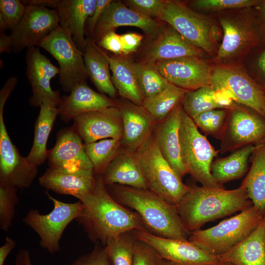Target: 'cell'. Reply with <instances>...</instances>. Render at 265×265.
Returning a JSON list of instances; mask_svg holds the SVG:
<instances>
[{
    "label": "cell",
    "instance_id": "obj_1",
    "mask_svg": "<svg viewBox=\"0 0 265 265\" xmlns=\"http://www.w3.org/2000/svg\"><path fill=\"white\" fill-rule=\"evenodd\" d=\"M79 201L83 208L76 221L89 239L105 245L110 239L134 230H146L138 214L116 201L108 192L102 175L96 176L93 189Z\"/></svg>",
    "mask_w": 265,
    "mask_h": 265
},
{
    "label": "cell",
    "instance_id": "obj_2",
    "mask_svg": "<svg viewBox=\"0 0 265 265\" xmlns=\"http://www.w3.org/2000/svg\"><path fill=\"white\" fill-rule=\"evenodd\" d=\"M245 186L236 189L203 186L191 187L176 205L183 224L189 233L216 220L252 206Z\"/></svg>",
    "mask_w": 265,
    "mask_h": 265
},
{
    "label": "cell",
    "instance_id": "obj_3",
    "mask_svg": "<svg viewBox=\"0 0 265 265\" xmlns=\"http://www.w3.org/2000/svg\"><path fill=\"white\" fill-rule=\"evenodd\" d=\"M106 187L116 201L138 214L148 232L163 238L188 240L190 233L184 227L176 205L148 188L119 185Z\"/></svg>",
    "mask_w": 265,
    "mask_h": 265
},
{
    "label": "cell",
    "instance_id": "obj_4",
    "mask_svg": "<svg viewBox=\"0 0 265 265\" xmlns=\"http://www.w3.org/2000/svg\"><path fill=\"white\" fill-rule=\"evenodd\" d=\"M132 154L148 188L171 204L177 205L191 187L185 185L159 149L152 133Z\"/></svg>",
    "mask_w": 265,
    "mask_h": 265
},
{
    "label": "cell",
    "instance_id": "obj_5",
    "mask_svg": "<svg viewBox=\"0 0 265 265\" xmlns=\"http://www.w3.org/2000/svg\"><path fill=\"white\" fill-rule=\"evenodd\" d=\"M264 216L253 205L214 226L190 232L188 240L210 253L219 256L248 236Z\"/></svg>",
    "mask_w": 265,
    "mask_h": 265
},
{
    "label": "cell",
    "instance_id": "obj_6",
    "mask_svg": "<svg viewBox=\"0 0 265 265\" xmlns=\"http://www.w3.org/2000/svg\"><path fill=\"white\" fill-rule=\"evenodd\" d=\"M182 160L187 173L202 186L224 188L213 179L211 166L219 151L198 130L192 119L183 110L179 130Z\"/></svg>",
    "mask_w": 265,
    "mask_h": 265
},
{
    "label": "cell",
    "instance_id": "obj_7",
    "mask_svg": "<svg viewBox=\"0 0 265 265\" xmlns=\"http://www.w3.org/2000/svg\"><path fill=\"white\" fill-rule=\"evenodd\" d=\"M59 26L56 11L40 5H26L25 12L9 35L0 34V53H19L39 47L44 38Z\"/></svg>",
    "mask_w": 265,
    "mask_h": 265
},
{
    "label": "cell",
    "instance_id": "obj_8",
    "mask_svg": "<svg viewBox=\"0 0 265 265\" xmlns=\"http://www.w3.org/2000/svg\"><path fill=\"white\" fill-rule=\"evenodd\" d=\"M53 208L47 214L40 213L38 210L31 209L23 219L40 238V244L44 249L53 254L60 249L59 241L67 226L80 215L83 204L79 201L68 203L59 201L46 192Z\"/></svg>",
    "mask_w": 265,
    "mask_h": 265
},
{
    "label": "cell",
    "instance_id": "obj_9",
    "mask_svg": "<svg viewBox=\"0 0 265 265\" xmlns=\"http://www.w3.org/2000/svg\"><path fill=\"white\" fill-rule=\"evenodd\" d=\"M58 62L59 81L62 89L70 93L78 83L88 77L83 53L71 36L59 26L47 35L39 45Z\"/></svg>",
    "mask_w": 265,
    "mask_h": 265
},
{
    "label": "cell",
    "instance_id": "obj_10",
    "mask_svg": "<svg viewBox=\"0 0 265 265\" xmlns=\"http://www.w3.org/2000/svg\"><path fill=\"white\" fill-rule=\"evenodd\" d=\"M263 143H265V117L237 103L229 108L219 152L223 154L247 145Z\"/></svg>",
    "mask_w": 265,
    "mask_h": 265
},
{
    "label": "cell",
    "instance_id": "obj_11",
    "mask_svg": "<svg viewBox=\"0 0 265 265\" xmlns=\"http://www.w3.org/2000/svg\"><path fill=\"white\" fill-rule=\"evenodd\" d=\"M210 85L227 93L237 104L265 117V90L242 70L219 66L212 71Z\"/></svg>",
    "mask_w": 265,
    "mask_h": 265
},
{
    "label": "cell",
    "instance_id": "obj_12",
    "mask_svg": "<svg viewBox=\"0 0 265 265\" xmlns=\"http://www.w3.org/2000/svg\"><path fill=\"white\" fill-rule=\"evenodd\" d=\"M159 19L168 23L193 46L209 53L213 51L212 23L183 3L177 1L165 0Z\"/></svg>",
    "mask_w": 265,
    "mask_h": 265
},
{
    "label": "cell",
    "instance_id": "obj_13",
    "mask_svg": "<svg viewBox=\"0 0 265 265\" xmlns=\"http://www.w3.org/2000/svg\"><path fill=\"white\" fill-rule=\"evenodd\" d=\"M136 239L145 242L162 258L179 265H216L218 256L200 248L189 240L166 238L146 230L132 231Z\"/></svg>",
    "mask_w": 265,
    "mask_h": 265
},
{
    "label": "cell",
    "instance_id": "obj_14",
    "mask_svg": "<svg viewBox=\"0 0 265 265\" xmlns=\"http://www.w3.org/2000/svg\"><path fill=\"white\" fill-rule=\"evenodd\" d=\"M3 109L0 107V184L26 188L36 178L38 167L22 156L12 143L4 124Z\"/></svg>",
    "mask_w": 265,
    "mask_h": 265
},
{
    "label": "cell",
    "instance_id": "obj_15",
    "mask_svg": "<svg viewBox=\"0 0 265 265\" xmlns=\"http://www.w3.org/2000/svg\"><path fill=\"white\" fill-rule=\"evenodd\" d=\"M25 57L26 75L32 91L28 101L29 104L40 107L43 104L48 103L58 107L62 97L58 90L52 89L51 80L59 74V68L43 54L38 47L26 49Z\"/></svg>",
    "mask_w": 265,
    "mask_h": 265
},
{
    "label": "cell",
    "instance_id": "obj_16",
    "mask_svg": "<svg viewBox=\"0 0 265 265\" xmlns=\"http://www.w3.org/2000/svg\"><path fill=\"white\" fill-rule=\"evenodd\" d=\"M131 26L140 28L147 37L155 39L163 27L154 19L146 17L126 6L121 1H113L106 8L90 38L97 43L107 33L119 26Z\"/></svg>",
    "mask_w": 265,
    "mask_h": 265
},
{
    "label": "cell",
    "instance_id": "obj_17",
    "mask_svg": "<svg viewBox=\"0 0 265 265\" xmlns=\"http://www.w3.org/2000/svg\"><path fill=\"white\" fill-rule=\"evenodd\" d=\"M159 73L170 82L187 90L210 85L212 71L206 62L196 57H185L156 62Z\"/></svg>",
    "mask_w": 265,
    "mask_h": 265
},
{
    "label": "cell",
    "instance_id": "obj_18",
    "mask_svg": "<svg viewBox=\"0 0 265 265\" xmlns=\"http://www.w3.org/2000/svg\"><path fill=\"white\" fill-rule=\"evenodd\" d=\"M74 126L84 143L108 138L121 140L123 124L118 106L81 114L74 119Z\"/></svg>",
    "mask_w": 265,
    "mask_h": 265
},
{
    "label": "cell",
    "instance_id": "obj_19",
    "mask_svg": "<svg viewBox=\"0 0 265 265\" xmlns=\"http://www.w3.org/2000/svg\"><path fill=\"white\" fill-rule=\"evenodd\" d=\"M47 159L49 168L93 170L83 141L74 125L58 132L55 144L49 150Z\"/></svg>",
    "mask_w": 265,
    "mask_h": 265
},
{
    "label": "cell",
    "instance_id": "obj_20",
    "mask_svg": "<svg viewBox=\"0 0 265 265\" xmlns=\"http://www.w3.org/2000/svg\"><path fill=\"white\" fill-rule=\"evenodd\" d=\"M96 176L93 169L47 168L39 178L44 188L62 195H69L79 200L94 187Z\"/></svg>",
    "mask_w": 265,
    "mask_h": 265
},
{
    "label": "cell",
    "instance_id": "obj_21",
    "mask_svg": "<svg viewBox=\"0 0 265 265\" xmlns=\"http://www.w3.org/2000/svg\"><path fill=\"white\" fill-rule=\"evenodd\" d=\"M50 2L49 7L56 11L59 26L84 53L87 45L84 37L85 24L93 14L97 0H51Z\"/></svg>",
    "mask_w": 265,
    "mask_h": 265
},
{
    "label": "cell",
    "instance_id": "obj_22",
    "mask_svg": "<svg viewBox=\"0 0 265 265\" xmlns=\"http://www.w3.org/2000/svg\"><path fill=\"white\" fill-rule=\"evenodd\" d=\"M183 110L181 102L159 122L154 134L162 156L181 179L187 174L182 160L179 136Z\"/></svg>",
    "mask_w": 265,
    "mask_h": 265
},
{
    "label": "cell",
    "instance_id": "obj_23",
    "mask_svg": "<svg viewBox=\"0 0 265 265\" xmlns=\"http://www.w3.org/2000/svg\"><path fill=\"white\" fill-rule=\"evenodd\" d=\"M114 106H117L113 99L95 91L85 81L77 84L69 95L62 97L57 108L60 119L68 123L81 114Z\"/></svg>",
    "mask_w": 265,
    "mask_h": 265
},
{
    "label": "cell",
    "instance_id": "obj_24",
    "mask_svg": "<svg viewBox=\"0 0 265 265\" xmlns=\"http://www.w3.org/2000/svg\"><path fill=\"white\" fill-rule=\"evenodd\" d=\"M123 124L124 151L133 153L152 133L156 121L143 106L132 102L118 106Z\"/></svg>",
    "mask_w": 265,
    "mask_h": 265
},
{
    "label": "cell",
    "instance_id": "obj_25",
    "mask_svg": "<svg viewBox=\"0 0 265 265\" xmlns=\"http://www.w3.org/2000/svg\"><path fill=\"white\" fill-rule=\"evenodd\" d=\"M202 55L199 48L184 39L171 26L163 27L148 47L144 62H156L185 57H200Z\"/></svg>",
    "mask_w": 265,
    "mask_h": 265
},
{
    "label": "cell",
    "instance_id": "obj_26",
    "mask_svg": "<svg viewBox=\"0 0 265 265\" xmlns=\"http://www.w3.org/2000/svg\"><path fill=\"white\" fill-rule=\"evenodd\" d=\"M218 257L236 265H265V216L248 236Z\"/></svg>",
    "mask_w": 265,
    "mask_h": 265
},
{
    "label": "cell",
    "instance_id": "obj_27",
    "mask_svg": "<svg viewBox=\"0 0 265 265\" xmlns=\"http://www.w3.org/2000/svg\"><path fill=\"white\" fill-rule=\"evenodd\" d=\"M86 39L87 45L83 53V58L88 76L101 93L114 99L117 91L112 80L106 53L96 43L88 38Z\"/></svg>",
    "mask_w": 265,
    "mask_h": 265
},
{
    "label": "cell",
    "instance_id": "obj_28",
    "mask_svg": "<svg viewBox=\"0 0 265 265\" xmlns=\"http://www.w3.org/2000/svg\"><path fill=\"white\" fill-rule=\"evenodd\" d=\"M120 152L102 175L105 184L147 189L143 175L132 154Z\"/></svg>",
    "mask_w": 265,
    "mask_h": 265
},
{
    "label": "cell",
    "instance_id": "obj_29",
    "mask_svg": "<svg viewBox=\"0 0 265 265\" xmlns=\"http://www.w3.org/2000/svg\"><path fill=\"white\" fill-rule=\"evenodd\" d=\"M39 107V113L34 124L33 144L26 157L37 167L43 164L48 159L47 141L58 115L57 107L52 104L44 103Z\"/></svg>",
    "mask_w": 265,
    "mask_h": 265
},
{
    "label": "cell",
    "instance_id": "obj_30",
    "mask_svg": "<svg viewBox=\"0 0 265 265\" xmlns=\"http://www.w3.org/2000/svg\"><path fill=\"white\" fill-rule=\"evenodd\" d=\"M255 146L247 145L233 151L227 157L214 159L211 166L214 180L223 185L242 177L248 170L249 160Z\"/></svg>",
    "mask_w": 265,
    "mask_h": 265
},
{
    "label": "cell",
    "instance_id": "obj_31",
    "mask_svg": "<svg viewBox=\"0 0 265 265\" xmlns=\"http://www.w3.org/2000/svg\"><path fill=\"white\" fill-rule=\"evenodd\" d=\"M251 165L241 184L246 188L253 206L265 216V143L255 146Z\"/></svg>",
    "mask_w": 265,
    "mask_h": 265
},
{
    "label": "cell",
    "instance_id": "obj_32",
    "mask_svg": "<svg viewBox=\"0 0 265 265\" xmlns=\"http://www.w3.org/2000/svg\"><path fill=\"white\" fill-rule=\"evenodd\" d=\"M106 54L112 72V80L117 92L131 102L142 106L144 99L130 61L120 55Z\"/></svg>",
    "mask_w": 265,
    "mask_h": 265
},
{
    "label": "cell",
    "instance_id": "obj_33",
    "mask_svg": "<svg viewBox=\"0 0 265 265\" xmlns=\"http://www.w3.org/2000/svg\"><path fill=\"white\" fill-rule=\"evenodd\" d=\"M187 91L170 83L159 93L145 98L142 106L156 121L160 122L182 102Z\"/></svg>",
    "mask_w": 265,
    "mask_h": 265
},
{
    "label": "cell",
    "instance_id": "obj_34",
    "mask_svg": "<svg viewBox=\"0 0 265 265\" xmlns=\"http://www.w3.org/2000/svg\"><path fill=\"white\" fill-rule=\"evenodd\" d=\"M223 37L217 54L218 59L227 58L238 52L251 37L249 30L235 20L221 18Z\"/></svg>",
    "mask_w": 265,
    "mask_h": 265
},
{
    "label": "cell",
    "instance_id": "obj_35",
    "mask_svg": "<svg viewBox=\"0 0 265 265\" xmlns=\"http://www.w3.org/2000/svg\"><path fill=\"white\" fill-rule=\"evenodd\" d=\"M130 63L143 99L159 93L170 83L155 64L144 61Z\"/></svg>",
    "mask_w": 265,
    "mask_h": 265
},
{
    "label": "cell",
    "instance_id": "obj_36",
    "mask_svg": "<svg viewBox=\"0 0 265 265\" xmlns=\"http://www.w3.org/2000/svg\"><path fill=\"white\" fill-rule=\"evenodd\" d=\"M84 144L94 173L102 175L119 152L121 142V140L108 138Z\"/></svg>",
    "mask_w": 265,
    "mask_h": 265
},
{
    "label": "cell",
    "instance_id": "obj_37",
    "mask_svg": "<svg viewBox=\"0 0 265 265\" xmlns=\"http://www.w3.org/2000/svg\"><path fill=\"white\" fill-rule=\"evenodd\" d=\"M182 103L184 111L192 119L202 112L220 109L216 102L214 90L211 85L188 90Z\"/></svg>",
    "mask_w": 265,
    "mask_h": 265
},
{
    "label": "cell",
    "instance_id": "obj_38",
    "mask_svg": "<svg viewBox=\"0 0 265 265\" xmlns=\"http://www.w3.org/2000/svg\"><path fill=\"white\" fill-rule=\"evenodd\" d=\"M136 240L132 231L109 239L105 245L113 265H133Z\"/></svg>",
    "mask_w": 265,
    "mask_h": 265
},
{
    "label": "cell",
    "instance_id": "obj_39",
    "mask_svg": "<svg viewBox=\"0 0 265 265\" xmlns=\"http://www.w3.org/2000/svg\"><path fill=\"white\" fill-rule=\"evenodd\" d=\"M228 109H214L202 112L192 118L197 128L205 133L221 140L224 132Z\"/></svg>",
    "mask_w": 265,
    "mask_h": 265
},
{
    "label": "cell",
    "instance_id": "obj_40",
    "mask_svg": "<svg viewBox=\"0 0 265 265\" xmlns=\"http://www.w3.org/2000/svg\"><path fill=\"white\" fill-rule=\"evenodd\" d=\"M16 187L10 185L0 184V228L8 231L15 215L18 202Z\"/></svg>",
    "mask_w": 265,
    "mask_h": 265
},
{
    "label": "cell",
    "instance_id": "obj_41",
    "mask_svg": "<svg viewBox=\"0 0 265 265\" xmlns=\"http://www.w3.org/2000/svg\"><path fill=\"white\" fill-rule=\"evenodd\" d=\"M26 5L19 0H0V31L12 30L22 19Z\"/></svg>",
    "mask_w": 265,
    "mask_h": 265
},
{
    "label": "cell",
    "instance_id": "obj_42",
    "mask_svg": "<svg viewBox=\"0 0 265 265\" xmlns=\"http://www.w3.org/2000/svg\"><path fill=\"white\" fill-rule=\"evenodd\" d=\"M260 3L261 1L256 0H198L194 1L193 4L200 9L216 11L249 7Z\"/></svg>",
    "mask_w": 265,
    "mask_h": 265
},
{
    "label": "cell",
    "instance_id": "obj_43",
    "mask_svg": "<svg viewBox=\"0 0 265 265\" xmlns=\"http://www.w3.org/2000/svg\"><path fill=\"white\" fill-rule=\"evenodd\" d=\"M125 5L134 11L150 18H159L164 7L165 0H127Z\"/></svg>",
    "mask_w": 265,
    "mask_h": 265
},
{
    "label": "cell",
    "instance_id": "obj_44",
    "mask_svg": "<svg viewBox=\"0 0 265 265\" xmlns=\"http://www.w3.org/2000/svg\"><path fill=\"white\" fill-rule=\"evenodd\" d=\"M71 265H113L105 246L97 243L89 253L76 259Z\"/></svg>",
    "mask_w": 265,
    "mask_h": 265
},
{
    "label": "cell",
    "instance_id": "obj_45",
    "mask_svg": "<svg viewBox=\"0 0 265 265\" xmlns=\"http://www.w3.org/2000/svg\"><path fill=\"white\" fill-rule=\"evenodd\" d=\"M159 255L149 244L136 239L133 265H157Z\"/></svg>",
    "mask_w": 265,
    "mask_h": 265
},
{
    "label": "cell",
    "instance_id": "obj_46",
    "mask_svg": "<svg viewBox=\"0 0 265 265\" xmlns=\"http://www.w3.org/2000/svg\"><path fill=\"white\" fill-rule=\"evenodd\" d=\"M96 44L99 47L110 51L115 55H120L122 54L121 36L115 31L105 34Z\"/></svg>",
    "mask_w": 265,
    "mask_h": 265
},
{
    "label": "cell",
    "instance_id": "obj_47",
    "mask_svg": "<svg viewBox=\"0 0 265 265\" xmlns=\"http://www.w3.org/2000/svg\"><path fill=\"white\" fill-rule=\"evenodd\" d=\"M113 1L111 0H97L95 10L92 16L87 19L85 27V34H87L90 38L94 32L95 26L100 17L107 6Z\"/></svg>",
    "mask_w": 265,
    "mask_h": 265
},
{
    "label": "cell",
    "instance_id": "obj_48",
    "mask_svg": "<svg viewBox=\"0 0 265 265\" xmlns=\"http://www.w3.org/2000/svg\"><path fill=\"white\" fill-rule=\"evenodd\" d=\"M122 54L128 55L135 52L143 39L141 34L129 32L121 35Z\"/></svg>",
    "mask_w": 265,
    "mask_h": 265
},
{
    "label": "cell",
    "instance_id": "obj_49",
    "mask_svg": "<svg viewBox=\"0 0 265 265\" xmlns=\"http://www.w3.org/2000/svg\"><path fill=\"white\" fill-rule=\"evenodd\" d=\"M16 241L7 236L4 243L0 247V265H3L4 262L12 250L15 248Z\"/></svg>",
    "mask_w": 265,
    "mask_h": 265
},
{
    "label": "cell",
    "instance_id": "obj_50",
    "mask_svg": "<svg viewBox=\"0 0 265 265\" xmlns=\"http://www.w3.org/2000/svg\"><path fill=\"white\" fill-rule=\"evenodd\" d=\"M15 263V265H32L29 251L20 249L16 255Z\"/></svg>",
    "mask_w": 265,
    "mask_h": 265
},
{
    "label": "cell",
    "instance_id": "obj_51",
    "mask_svg": "<svg viewBox=\"0 0 265 265\" xmlns=\"http://www.w3.org/2000/svg\"><path fill=\"white\" fill-rule=\"evenodd\" d=\"M258 65L261 71L265 76V50L259 56Z\"/></svg>",
    "mask_w": 265,
    "mask_h": 265
},
{
    "label": "cell",
    "instance_id": "obj_52",
    "mask_svg": "<svg viewBox=\"0 0 265 265\" xmlns=\"http://www.w3.org/2000/svg\"><path fill=\"white\" fill-rule=\"evenodd\" d=\"M157 265H179L159 256Z\"/></svg>",
    "mask_w": 265,
    "mask_h": 265
},
{
    "label": "cell",
    "instance_id": "obj_53",
    "mask_svg": "<svg viewBox=\"0 0 265 265\" xmlns=\"http://www.w3.org/2000/svg\"><path fill=\"white\" fill-rule=\"evenodd\" d=\"M216 265H236L229 262H220Z\"/></svg>",
    "mask_w": 265,
    "mask_h": 265
},
{
    "label": "cell",
    "instance_id": "obj_54",
    "mask_svg": "<svg viewBox=\"0 0 265 265\" xmlns=\"http://www.w3.org/2000/svg\"><path fill=\"white\" fill-rule=\"evenodd\" d=\"M262 3H263L262 5V10H263V11L264 12V14H265V1L263 2Z\"/></svg>",
    "mask_w": 265,
    "mask_h": 265
},
{
    "label": "cell",
    "instance_id": "obj_55",
    "mask_svg": "<svg viewBox=\"0 0 265 265\" xmlns=\"http://www.w3.org/2000/svg\"><path fill=\"white\" fill-rule=\"evenodd\" d=\"M264 28H265V24H264Z\"/></svg>",
    "mask_w": 265,
    "mask_h": 265
}]
</instances>
